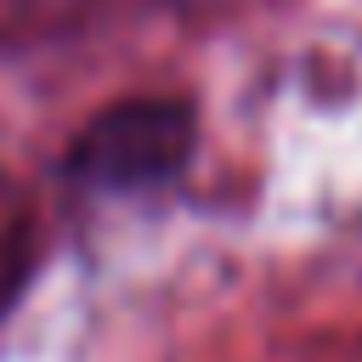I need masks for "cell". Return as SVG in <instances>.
<instances>
[{
	"instance_id": "obj_1",
	"label": "cell",
	"mask_w": 362,
	"mask_h": 362,
	"mask_svg": "<svg viewBox=\"0 0 362 362\" xmlns=\"http://www.w3.org/2000/svg\"><path fill=\"white\" fill-rule=\"evenodd\" d=\"M192 136H198V124H192L187 102L136 96V102L96 113L79 130L68 170H74V181L102 187V192H147V187H164L187 170Z\"/></svg>"
}]
</instances>
